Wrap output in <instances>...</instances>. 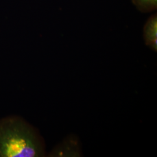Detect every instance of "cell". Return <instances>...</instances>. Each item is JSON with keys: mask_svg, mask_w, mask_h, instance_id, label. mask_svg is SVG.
<instances>
[{"mask_svg": "<svg viewBox=\"0 0 157 157\" xmlns=\"http://www.w3.org/2000/svg\"><path fill=\"white\" fill-rule=\"evenodd\" d=\"M43 141L23 119L12 116L0 120V157H43Z\"/></svg>", "mask_w": 157, "mask_h": 157, "instance_id": "cell-1", "label": "cell"}, {"mask_svg": "<svg viewBox=\"0 0 157 157\" xmlns=\"http://www.w3.org/2000/svg\"><path fill=\"white\" fill-rule=\"evenodd\" d=\"M132 2L141 11H151L157 9V0H132Z\"/></svg>", "mask_w": 157, "mask_h": 157, "instance_id": "cell-3", "label": "cell"}, {"mask_svg": "<svg viewBox=\"0 0 157 157\" xmlns=\"http://www.w3.org/2000/svg\"><path fill=\"white\" fill-rule=\"evenodd\" d=\"M144 39L146 45L152 50H157V15H152L147 21L144 27Z\"/></svg>", "mask_w": 157, "mask_h": 157, "instance_id": "cell-2", "label": "cell"}]
</instances>
